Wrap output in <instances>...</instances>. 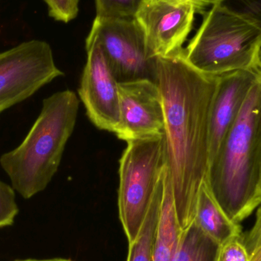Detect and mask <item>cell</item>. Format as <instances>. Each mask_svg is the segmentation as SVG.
Listing matches in <instances>:
<instances>
[{
    "mask_svg": "<svg viewBox=\"0 0 261 261\" xmlns=\"http://www.w3.org/2000/svg\"><path fill=\"white\" fill-rule=\"evenodd\" d=\"M182 231L176 216L171 180L167 167L152 261H175Z\"/></svg>",
    "mask_w": 261,
    "mask_h": 261,
    "instance_id": "12",
    "label": "cell"
},
{
    "mask_svg": "<svg viewBox=\"0 0 261 261\" xmlns=\"http://www.w3.org/2000/svg\"><path fill=\"white\" fill-rule=\"evenodd\" d=\"M200 27L182 50L187 62L219 76L261 62V18L217 1L204 12Z\"/></svg>",
    "mask_w": 261,
    "mask_h": 261,
    "instance_id": "4",
    "label": "cell"
},
{
    "mask_svg": "<svg viewBox=\"0 0 261 261\" xmlns=\"http://www.w3.org/2000/svg\"><path fill=\"white\" fill-rule=\"evenodd\" d=\"M180 3H187L194 6L198 13H203L208 6H213L218 0H171Z\"/></svg>",
    "mask_w": 261,
    "mask_h": 261,
    "instance_id": "22",
    "label": "cell"
},
{
    "mask_svg": "<svg viewBox=\"0 0 261 261\" xmlns=\"http://www.w3.org/2000/svg\"><path fill=\"white\" fill-rule=\"evenodd\" d=\"M18 212L15 190L0 180V228L13 225Z\"/></svg>",
    "mask_w": 261,
    "mask_h": 261,
    "instance_id": "17",
    "label": "cell"
},
{
    "mask_svg": "<svg viewBox=\"0 0 261 261\" xmlns=\"http://www.w3.org/2000/svg\"><path fill=\"white\" fill-rule=\"evenodd\" d=\"M14 261H73L69 260V259L64 258H52V259H43V260H39V259H24V260H16Z\"/></svg>",
    "mask_w": 261,
    "mask_h": 261,
    "instance_id": "23",
    "label": "cell"
},
{
    "mask_svg": "<svg viewBox=\"0 0 261 261\" xmlns=\"http://www.w3.org/2000/svg\"><path fill=\"white\" fill-rule=\"evenodd\" d=\"M218 81L219 76L192 67L182 50L156 58L167 166L182 231L194 222L199 191L210 166V112Z\"/></svg>",
    "mask_w": 261,
    "mask_h": 261,
    "instance_id": "1",
    "label": "cell"
},
{
    "mask_svg": "<svg viewBox=\"0 0 261 261\" xmlns=\"http://www.w3.org/2000/svg\"><path fill=\"white\" fill-rule=\"evenodd\" d=\"M224 1H233L232 4H228V3L226 4L229 6L237 5L238 6H234V7L231 6V7L252 14L261 18V0H224Z\"/></svg>",
    "mask_w": 261,
    "mask_h": 261,
    "instance_id": "21",
    "label": "cell"
},
{
    "mask_svg": "<svg viewBox=\"0 0 261 261\" xmlns=\"http://www.w3.org/2000/svg\"><path fill=\"white\" fill-rule=\"evenodd\" d=\"M194 222L220 245L243 234L239 223L233 222L221 208L205 181L199 191Z\"/></svg>",
    "mask_w": 261,
    "mask_h": 261,
    "instance_id": "13",
    "label": "cell"
},
{
    "mask_svg": "<svg viewBox=\"0 0 261 261\" xmlns=\"http://www.w3.org/2000/svg\"><path fill=\"white\" fill-rule=\"evenodd\" d=\"M86 50L87 62L78 90L80 98L95 126L116 134L121 122L119 82L91 31L86 40Z\"/></svg>",
    "mask_w": 261,
    "mask_h": 261,
    "instance_id": "8",
    "label": "cell"
},
{
    "mask_svg": "<svg viewBox=\"0 0 261 261\" xmlns=\"http://www.w3.org/2000/svg\"><path fill=\"white\" fill-rule=\"evenodd\" d=\"M261 70L236 122L207 172L205 182L225 214L236 223L260 205Z\"/></svg>",
    "mask_w": 261,
    "mask_h": 261,
    "instance_id": "2",
    "label": "cell"
},
{
    "mask_svg": "<svg viewBox=\"0 0 261 261\" xmlns=\"http://www.w3.org/2000/svg\"><path fill=\"white\" fill-rule=\"evenodd\" d=\"M250 261H261V248L251 256Z\"/></svg>",
    "mask_w": 261,
    "mask_h": 261,
    "instance_id": "24",
    "label": "cell"
},
{
    "mask_svg": "<svg viewBox=\"0 0 261 261\" xmlns=\"http://www.w3.org/2000/svg\"><path fill=\"white\" fill-rule=\"evenodd\" d=\"M164 180L156 191L136 240L133 243L128 244L126 261H152L153 259V245L164 196Z\"/></svg>",
    "mask_w": 261,
    "mask_h": 261,
    "instance_id": "15",
    "label": "cell"
},
{
    "mask_svg": "<svg viewBox=\"0 0 261 261\" xmlns=\"http://www.w3.org/2000/svg\"><path fill=\"white\" fill-rule=\"evenodd\" d=\"M167 167L164 134L127 142L119 161L118 206L128 244L136 240Z\"/></svg>",
    "mask_w": 261,
    "mask_h": 261,
    "instance_id": "5",
    "label": "cell"
},
{
    "mask_svg": "<svg viewBox=\"0 0 261 261\" xmlns=\"http://www.w3.org/2000/svg\"><path fill=\"white\" fill-rule=\"evenodd\" d=\"M142 0H96V18L102 19L134 18Z\"/></svg>",
    "mask_w": 261,
    "mask_h": 261,
    "instance_id": "16",
    "label": "cell"
},
{
    "mask_svg": "<svg viewBox=\"0 0 261 261\" xmlns=\"http://www.w3.org/2000/svg\"><path fill=\"white\" fill-rule=\"evenodd\" d=\"M90 31L96 35L118 82L150 80L156 83V58L149 54L144 33L135 18H95Z\"/></svg>",
    "mask_w": 261,
    "mask_h": 261,
    "instance_id": "7",
    "label": "cell"
},
{
    "mask_svg": "<svg viewBox=\"0 0 261 261\" xmlns=\"http://www.w3.org/2000/svg\"><path fill=\"white\" fill-rule=\"evenodd\" d=\"M80 100L63 90L43 100L39 116L21 144L0 156L14 190L25 199L44 191L56 174L77 118Z\"/></svg>",
    "mask_w": 261,
    "mask_h": 261,
    "instance_id": "3",
    "label": "cell"
},
{
    "mask_svg": "<svg viewBox=\"0 0 261 261\" xmlns=\"http://www.w3.org/2000/svg\"><path fill=\"white\" fill-rule=\"evenodd\" d=\"M220 247L193 222L182 231L175 261H217Z\"/></svg>",
    "mask_w": 261,
    "mask_h": 261,
    "instance_id": "14",
    "label": "cell"
},
{
    "mask_svg": "<svg viewBox=\"0 0 261 261\" xmlns=\"http://www.w3.org/2000/svg\"><path fill=\"white\" fill-rule=\"evenodd\" d=\"M250 259L251 257L244 245L242 234L221 245L217 261H250Z\"/></svg>",
    "mask_w": 261,
    "mask_h": 261,
    "instance_id": "19",
    "label": "cell"
},
{
    "mask_svg": "<svg viewBox=\"0 0 261 261\" xmlns=\"http://www.w3.org/2000/svg\"><path fill=\"white\" fill-rule=\"evenodd\" d=\"M194 6L171 0H142L135 18L153 58L176 55L182 50L193 29Z\"/></svg>",
    "mask_w": 261,
    "mask_h": 261,
    "instance_id": "9",
    "label": "cell"
},
{
    "mask_svg": "<svg viewBox=\"0 0 261 261\" xmlns=\"http://www.w3.org/2000/svg\"><path fill=\"white\" fill-rule=\"evenodd\" d=\"M258 197L260 204L261 203V167H260V182H259V190H258Z\"/></svg>",
    "mask_w": 261,
    "mask_h": 261,
    "instance_id": "25",
    "label": "cell"
},
{
    "mask_svg": "<svg viewBox=\"0 0 261 261\" xmlns=\"http://www.w3.org/2000/svg\"><path fill=\"white\" fill-rule=\"evenodd\" d=\"M121 122L116 136L128 142L164 134L162 96L156 83L138 80L119 83Z\"/></svg>",
    "mask_w": 261,
    "mask_h": 261,
    "instance_id": "10",
    "label": "cell"
},
{
    "mask_svg": "<svg viewBox=\"0 0 261 261\" xmlns=\"http://www.w3.org/2000/svg\"><path fill=\"white\" fill-rule=\"evenodd\" d=\"M218 1H224V0H218Z\"/></svg>",
    "mask_w": 261,
    "mask_h": 261,
    "instance_id": "26",
    "label": "cell"
},
{
    "mask_svg": "<svg viewBox=\"0 0 261 261\" xmlns=\"http://www.w3.org/2000/svg\"><path fill=\"white\" fill-rule=\"evenodd\" d=\"M260 70L261 62L254 68L219 75L210 112V164L236 122Z\"/></svg>",
    "mask_w": 261,
    "mask_h": 261,
    "instance_id": "11",
    "label": "cell"
},
{
    "mask_svg": "<svg viewBox=\"0 0 261 261\" xmlns=\"http://www.w3.org/2000/svg\"><path fill=\"white\" fill-rule=\"evenodd\" d=\"M64 73L57 67L51 47L32 40L0 53V113L33 96Z\"/></svg>",
    "mask_w": 261,
    "mask_h": 261,
    "instance_id": "6",
    "label": "cell"
},
{
    "mask_svg": "<svg viewBox=\"0 0 261 261\" xmlns=\"http://www.w3.org/2000/svg\"><path fill=\"white\" fill-rule=\"evenodd\" d=\"M48 14L56 21L68 23L77 16L79 0H44Z\"/></svg>",
    "mask_w": 261,
    "mask_h": 261,
    "instance_id": "18",
    "label": "cell"
},
{
    "mask_svg": "<svg viewBox=\"0 0 261 261\" xmlns=\"http://www.w3.org/2000/svg\"><path fill=\"white\" fill-rule=\"evenodd\" d=\"M257 208L254 226L246 234H242V241L250 257L261 248V203Z\"/></svg>",
    "mask_w": 261,
    "mask_h": 261,
    "instance_id": "20",
    "label": "cell"
}]
</instances>
